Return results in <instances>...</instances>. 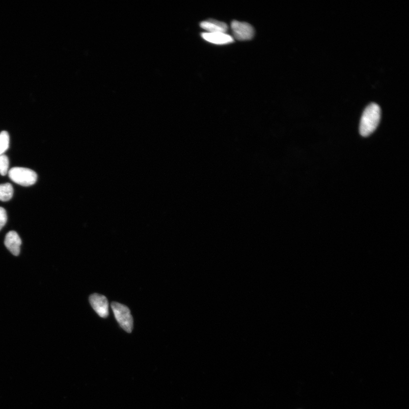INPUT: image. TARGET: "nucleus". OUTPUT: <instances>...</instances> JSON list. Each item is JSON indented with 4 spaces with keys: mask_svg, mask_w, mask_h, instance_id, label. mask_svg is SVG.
<instances>
[{
    "mask_svg": "<svg viewBox=\"0 0 409 409\" xmlns=\"http://www.w3.org/2000/svg\"><path fill=\"white\" fill-rule=\"evenodd\" d=\"M13 188L10 183H5L0 185V201H8L12 198Z\"/></svg>",
    "mask_w": 409,
    "mask_h": 409,
    "instance_id": "9",
    "label": "nucleus"
},
{
    "mask_svg": "<svg viewBox=\"0 0 409 409\" xmlns=\"http://www.w3.org/2000/svg\"><path fill=\"white\" fill-rule=\"evenodd\" d=\"M201 36L205 41L213 44L226 45L234 42V39L231 36L222 32H203Z\"/></svg>",
    "mask_w": 409,
    "mask_h": 409,
    "instance_id": "7",
    "label": "nucleus"
},
{
    "mask_svg": "<svg viewBox=\"0 0 409 409\" xmlns=\"http://www.w3.org/2000/svg\"><path fill=\"white\" fill-rule=\"evenodd\" d=\"M6 212L4 208L0 207V230L2 229V227L5 225L7 222Z\"/></svg>",
    "mask_w": 409,
    "mask_h": 409,
    "instance_id": "12",
    "label": "nucleus"
},
{
    "mask_svg": "<svg viewBox=\"0 0 409 409\" xmlns=\"http://www.w3.org/2000/svg\"><path fill=\"white\" fill-rule=\"evenodd\" d=\"M9 146V134L6 131H3L0 134V155L4 153L8 149Z\"/></svg>",
    "mask_w": 409,
    "mask_h": 409,
    "instance_id": "10",
    "label": "nucleus"
},
{
    "mask_svg": "<svg viewBox=\"0 0 409 409\" xmlns=\"http://www.w3.org/2000/svg\"><path fill=\"white\" fill-rule=\"evenodd\" d=\"M89 302L94 310L103 318L109 316V302L106 296L95 293L89 297Z\"/></svg>",
    "mask_w": 409,
    "mask_h": 409,
    "instance_id": "5",
    "label": "nucleus"
},
{
    "mask_svg": "<svg viewBox=\"0 0 409 409\" xmlns=\"http://www.w3.org/2000/svg\"><path fill=\"white\" fill-rule=\"evenodd\" d=\"M234 37L238 41H249L254 37V28L250 24L238 21H233L231 24Z\"/></svg>",
    "mask_w": 409,
    "mask_h": 409,
    "instance_id": "4",
    "label": "nucleus"
},
{
    "mask_svg": "<svg viewBox=\"0 0 409 409\" xmlns=\"http://www.w3.org/2000/svg\"><path fill=\"white\" fill-rule=\"evenodd\" d=\"M111 307L115 319L120 327L125 331L132 332L133 329V318L128 307L116 302H112Z\"/></svg>",
    "mask_w": 409,
    "mask_h": 409,
    "instance_id": "2",
    "label": "nucleus"
},
{
    "mask_svg": "<svg viewBox=\"0 0 409 409\" xmlns=\"http://www.w3.org/2000/svg\"><path fill=\"white\" fill-rule=\"evenodd\" d=\"M9 159L5 155H0V174L5 176L8 171Z\"/></svg>",
    "mask_w": 409,
    "mask_h": 409,
    "instance_id": "11",
    "label": "nucleus"
},
{
    "mask_svg": "<svg viewBox=\"0 0 409 409\" xmlns=\"http://www.w3.org/2000/svg\"><path fill=\"white\" fill-rule=\"evenodd\" d=\"M9 176L13 182L24 187L32 186L37 180V173L27 168H13L9 172Z\"/></svg>",
    "mask_w": 409,
    "mask_h": 409,
    "instance_id": "3",
    "label": "nucleus"
},
{
    "mask_svg": "<svg viewBox=\"0 0 409 409\" xmlns=\"http://www.w3.org/2000/svg\"><path fill=\"white\" fill-rule=\"evenodd\" d=\"M200 27L204 30L211 33H214V32L226 33L228 30V26L225 23L212 19L202 22Z\"/></svg>",
    "mask_w": 409,
    "mask_h": 409,
    "instance_id": "8",
    "label": "nucleus"
},
{
    "mask_svg": "<svg viewBox=\"0 0 409 409\" xmlns=\"http://www.w3.org/2000/svg\"><path fill=\"white\" fill-rule=\"evenodd\" d=\"M381 118V110L378 105L371 104L365 108L361 118L360 133L363 136H368L374 133Z\"/></svg>",
    "mask_w": 409,
    "mask_h": 409,
    "instance_id": "1",
    "label": "nucleus"
},
{
    "mask_svg": "<svg viewBox=\"0 0 409 409\" xmlns=\"http://www.w3.org/2000/svg\"><path fill=\"white\" fill-rule=\"evenodd\" d=\"M5 245L8 250L14 256H19L20 253L22 241L16 231H11L6 234Z\"/></svg>",
    "mask_w": 409,
    "mask_h": 409,
    "instance_id": "6",
    "label": "nucleus"
}]
</instances>
